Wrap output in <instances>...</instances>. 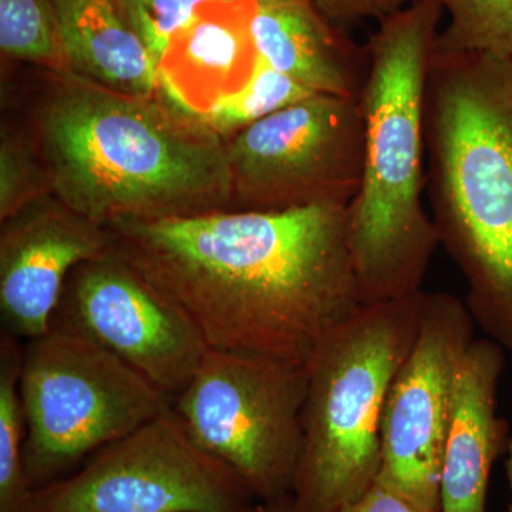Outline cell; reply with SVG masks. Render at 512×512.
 I'll return each mask as SVG.
<instances>
[{
	"label": "cell",
	"instance_id": "obj_20",
	"mask_svg": "<svg viewBox=\"0 0 512 512\" xmlns=\"http://www.w3.org/2000/svg\"><path fill=\"white\" fill-rule=\"evenodd\" d=\"M448 15L434 50L512 59V0H437Z\"/></svg>",
	"mask_w": 512,
	"mask_h": 512
},
{
	"label": "cell",
	"instance_id": "obj_14",
	"mask_svg": "<svg viewBox=\"0 0 512 512\" xmlns=\"http://www.w3.org/2000/svg\"><path fill=\"white\" fill-rule=\"evenodd\" d=\"M255 0H208L171 39L158 66L160 92L202 116L215 101L241 89L256 55L252 37Z\"/></svg>",
	"mask_w": 512,
	"mask_h": 512
},
{
	"label": "cell",
	"instance_id": "obj_9",
	"mask_svg": "<svg viewBox=\"0 0 512 512\" xmlns=\"http://www.w3.org/2000/svg\"><path fill=\"white\" fill-rule=\"evenodd\" d=\"M231 211L349 207L363 174L359 100L313 94L227 140Z\"/></svg>",
	"mask_w": 512,
	"mask_h": 512
},
{
	"label": "cell",
	"instance_id": "obj_2",
	"mask_svg": "<svg viewBox=\"0 0 512 512\" xmlns=\"http://www.w3.org/2000/svg\"><path fill=\"white\" fill-rule=\"evenodd\" d=\"M47 73L32 140L56 200L101 225L231 211L227 140L200 116Z\"/></svg>",
	"mask_w": 512,
	"mask_h": 512
},
{
	"label": "cell",
	"instance_id": "obj_12",
	"mask_svg": "<svg viewBox=\"0 0 512 512\" xmlns=\"http://www.w3.org/2000/svg\"><path fill=\"white\" fill-rule=\"evenodd\" d=\"M106 225L46 195L2 222L0 318L19 340L50 332L69 276L77 266L111 251Z\"/></svg>",
	"mask_w": 512,
	"mask_h": 512
},
{
	"label": "cell",
	"instance_id": "obj_11",
	"mask_svg": "<svg viewBox=\"0 0 512 512\" xmlns=\"http://www.w3.org/2000/svg\"><path fill=\"white\" fill-rule=\"evenodd\" d=\"M50 330L89 340L173 399L208 350L194 320L113 248L74 269Z\"/></svg>",
	"mask_w": 512,
	"mask_h": 512
},
{
	"label": "cell",
	"instance_id": "obj_25",
	"mask_svg": "<svg viewBox=\"0 0 512 512\" xmlns=\"http://www.w3.org/2000/svg\"><path fill=\"white\" fill-rule=\"evenodd\" d=\"M251 512H299L293 495L274 501H258Z\"/></svg>",
	"mask_w": 512,
	"mask_h": 512
},
{
	"label": "cell",
	"instance_id": "obj_26",
	"mask_svg": "<svg viewBox=\"0 0 512 512\" xmlns=\"http://www.w3.org/2000/svg\"><path fill=\"white\" fill-rule=\"evenodd\" d=\"M505 471H507L508 487H510L511 500L508 505V512H512V440L507 450V460H505Z\"/></svg>",
	"mask_w": 512,
	"mask_h": 512
},
{
	"label": "cell",
	"instance_id": "obj_22",
	"mask_svg": "<svg viewBox=\"0 0 512 512\" xmlns=\"http://www.w3.org/2000/svg\"><path fill=\"white\" fill-rule=\"evenodd\" d=\"M208 0H117L124 19L160 66L171 39Z\"/></svg>",
	"mask_w": 512,
	"mask_h": 512
},
{
	"label": "cell",
	"instance_id": "obj_5",
	"mask_svg": "<svg viewBox=\"0 0 512 512\" xmlns=\"http://www.w3.org/2000/svg\"><path fill=\"white\" fill-rule=\"evenodd\" d=\"M427 292L365 305L308 362L299 512H342L376 483L384 404L419 333Z\"/></svg>",
	"mask_w": 512,
	"mask_h": 512
},
{
	"label": "cell",
	"instance_id": "obj_10",
	"mask_svg": "<svg viewBox=\"0 0 512 512\" xmlns=\"http://www.w3.org/2000/svg\"><path fill=\"white\" fill-rule=\"evenodd\" d=\"M474 326L466 302L427 292L419 333L384 404L376 483L421 510L440 512L444 446Z\"/></svg>",
	"mask_w": 512,
	"mask_h": 512
},
{
	"label": "cell",
	"instance_id": "obj_13",
	"mask_svg": "<svg viewBox=\"0 0 512 512\" xmlns=\"http://www.w3.org/2000/svg\"><path fill=\"white\" fill-rule=\"evenodd\" d=\"M504 348L474 339L458 373L444 446L440 512H485L491 470L510 446V424L498 414Z\"/></svg>",
	"mask_w": 512,
	"mask_h": 512
},
{
	"label": "cell",
	"instance_id": "obj_24",
	"mask_svg": "<svg viewBox=\"0 0 512 512\" xmlns=\"http://www.w3.org/2000/svg\"><path fill=\"white\" fill-rule=\"evenodd\" d=\"M342 512H433L421 510L402 495L387 490L380 484H373L360 495L356 501L348 505Z\"/></svg>",
	"mask_w": 512,
	"mask_h": 512
},
{
	"label": "cell",
	"instance_id": "obj_6",
	"mask_svg": "<svg viewBox=\"0 0 512 512\" xmlns=\"http://www.w3.org/2000/svg\"><path fill=\"white\" fill-rule=\"evenodd\" d=\"M20 394L30 490L69 476L173 406V397L89 340L50 330L23 346Z\"/></svg>",
	"mask_w": 512,
	"mask_h": 512
},
{
	"label": "cell",
	"instance_id": "obj_21",
	"mask_svg": "<svg viewBox=\"0 0 512 512\" xmlns=\"http://www.w3.org/2000/svg\"><path fill=\"white\" fill-rule=\"evenodd\" d=\"M50 195L47 175L32 137L2 130L0 141V221Z\"/></svg>",
	"mask_w": 512,
	"mask_h": 512
},
{
	"label": "cell",
	"instance_id": "obj_4",
	"mask_svg": "<svg viewBox=\"0 0 512 512\" xmlns=\"http://www.w3.org/2000/svg\"><path fill=\"white\" fill-rule=\"evenodd\" d=\"M443 9L419 0L379 20L366 43L359 97L365 120L362 183L348 207L349 242L362 305L423 289L440 247L424 208L426 86Z\"/></svg>",
	"mask_w": 512,
	"mask_h": 512
},
{
	"label": "cell",
	"instance_id": "obj_23",
	"mask_svg": "<svg viewBox=\"0 0 512 512\" xmlns=\"http://www.w3.org/2000/svg\"><path fill=\"white\" fill-rule=\"evenodd\" d=\"M320 12L340 28L366 19L377 22L419 0H313Z\"/></svg>",
	"mask_w": 512,
	"mask_h": 512
},
{
	"label": "cell",
	"instance_id": "obj_3",
	"mask_svg": "<svg viewBox=\"0 0 512 512\" xmlns=\"http://www.w3.org/2000/svg\"><path fill=\"white\" fill-rule=\"evenodd\" d=\"M424 130L440 245L476 326L512 350V59L434 50Z\"/></svg>",
	"mask_w": 512,
	"mask_h": 512
},
{
	"label": "cell",
	"instance_id": "obj_17",
	"mask_svg": "<svg viewBox=\"0 0 512 512\" xmlns=\"http://www.w3.org/2000/svg\"><path fill=\"white\" fill-rule=\"evenodd\" d=\"M23 343L0 332V512H16L30 493L25 471L26 417L20 394Z\"/></svg>",
	"mask_w": 512,
	"mask_h": 512
},
{
	"label": "cell",
	"instance_id": "obj_8",
	"mask_svg": "<svg viewBox=\"0 0 512 512\" xmlns=\"http://www.w3.org/2000/svg\"><path fill=\"white\" fill-rule=\"evenodd\" d=\"M255 500L232 468L191 440L171 406L30 491L16 512H251Z\"/></svg>",
	"mask_w": 512,
	"mask_h": 512
},
{
	"label": "cell",
	"instance_id": "obj_7",
	"mask_svg": "<svg viewBox=\"0 0 512 512\" xmlns=\"http://www.w3.org/2000/svg\"><path fill=\"white\" fill-rule=\"evenodd\" d=\"M306 366L208 348L190 383L174 397L173 409L191 440L232 468L258 501L295 490Z\"/></svg>",
	"mask_w": 512,
	"mask_h": 512
},
{
	"label": "cell",
	"instance_id": "obj_1",
	"mask_svg": "<svg viewBox=\"0 0 512 512\" xmlns=\"http://www.w3.org/2000/svg\"><path fill=\"white\" fill-rule=\"evenodd\" d=\"M106 227L114 251L194 320L210 349L306 366L363 306L348 207Z\"/></svg>",
	"mask_w": 512,
	"mask_h": 512
},
{
	"label": "cell",
	"instance_id": "obj_16",
	"mask_svg": "<svg viewBox=\"0 0 512 512\" xmlns=\"http://www.w3.org/2000/svg\"><path fill=\"white\" fill-rule=\"evenodd\" d=\"M67 72L130 96L160 92L158 67L117 0H53Z\"/></svg>",
	"mask_w": 512,
	"mask_h": 512
},
{
	"label": "cell",
	"instance_id": "obj_18",
	"mask_svg": "<svg viewBox=\"0 0 512 512\" xmlns=\"http://www.w3.org/2000/svg\"><path fill=\"white\" fill-rule=\"evenodd\" d=\"M311 90L291 77L256 59L254 72L237 92L215 101L200 119L225 140L239 131L313 96Z\"/></svg>",
	"mask_w": 512,
	"mask_h": 512
},
{
	"label": "cell",
	"instance_id": "obj_19",
	"mask_svg": "<svg viewBox=\"0 0 512 512\" xmlns=\"http://www.w3.org/2000/svg\"><path fill=\"white\" fill-rule=\"evenodd\" d=\"M3 59L67 72L53 0H0Z\"/></svg>",
	"mask_w": 512,
	"mask_h": 512
},
{
	"label": "cell",
	"instance_id": "obj_15",
	"mask_svg": "<svg viewBox=\"0 0 512 512\" xmlns=\"http://www.w3.org/2000/svg\"><path fill=\"white\" fill-rule=\"evenodd\" d=\"M252 37L259 59L312 93L359 100L369 73L366 45L313 0H255Z\"/></svg>",
	"mask_w": 512,
	"mask_h": 512
}]
</instances>
